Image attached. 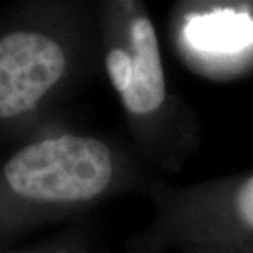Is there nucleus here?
Returning <instances> with one entry per match:
<instances>
[{
	"label": "nucleus",
	"mask_w": 253,
	"mask_h": 253,
	"mask_svg": "<svg viewBox=\"0 0 253 253\" xmlns=\"http://www.w3.org/2000/svg\"><path fill=\"white\" fill-rule=\"evenodd\" d=\"M111 176L109 148L90 136L40 141L18 151L4 166L10 189L48 203L87 201L109 186Z\"/></svg>",
	"instance_id": "f257e3e1"
},
{
	"label": "nucleus",
	"mask_w": 253,
	"mask_h": 253,
	"mask_svg": "<svg viewBox=\"0 0 253 253\" xmlns=\"http://www.w3.org/2000/svg\"><path fill=\"white\" fill-rule=\"evenodd\" d=\"M132 82L121 97L124 106L135 114H148L162 106L166 97V82L159 44L151 20L139 17L131 26Z\"/></svg>",
	"instance_id": "7ed1b4c3"
},
{
	"label": "nucleus",
	"mask_w": 253,
	"mask_h": 253,
	"mask_svg": "<svg viewBox=\"0 0 253 253\" xmlns=\"http://www.w3.org/2000/svg\"><path fill=\"white\" fill-rule=\"evenodd\" d=\"M106 69L114 89L123 94L132 82V58L123 49H111L106 56Z\"/></svg>",
	"instance_id": "39448f33"
},
{
	"label": "nucleus",
	"mask_w": 253,
	"mask_h": 253,
	"mask_svg": "<svg viewBox=\"0 0 253 253\" xmlns=\"http://www.w3.org/2000/svg\"><path fill=\"white\" fill-rule=\"evenodd\" d=\"M189 28L196 45L219 52H234L253 42L252 18L229 11L197 18Z\"/></svg>",
	"instance_id": "20e7f679"
},
{
	"label": "nucleus",
	"mask_w": 253,
	"mask_h": 253,
	"mask_svg": "<svg viewBox=\"0 0 253 253\" xmlns=\"http://www.w3.org/2000/svg\"><path fill=\"white\" fill-rule=\"evenodd\" d=\"M62 48L49 37L17 31L0 38V118L18 116L61 79Z\"/></svg>",
	"instance_id": "f03ea898"
},
{
	"label": "nucleus",
	"mask_w": 253,
	"mask_h": 253,
	"mask_svg": "<svg viewBox=\"0 0 253 253\" xmlns=\"http://www.w3.org/2000/svg\"><path fill=\"white\" fill-rule=\"evenodd\" d=\"M238 212L246 225L253 228V176L242 184L238 191Z\"/></svg>",
	"instance_id": "423d86ee"
}]
</instances>
